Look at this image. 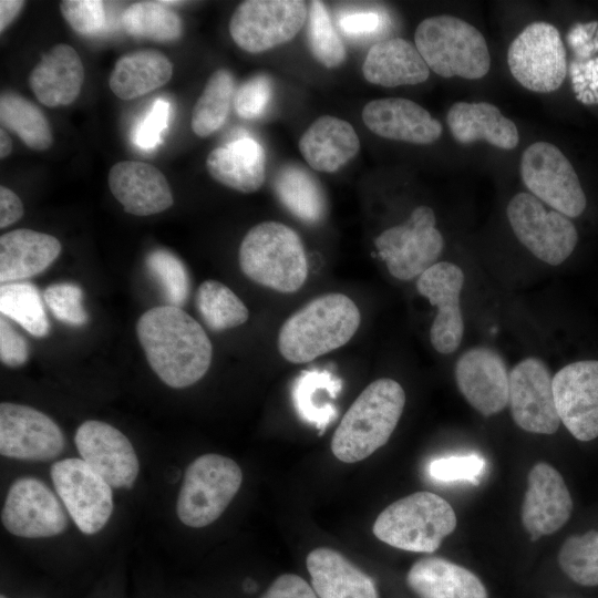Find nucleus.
Here are the masks:
<instances>
[{
    "instance_id": "f257e3e1",
    "label": "nucleus",
    "mask_w": 598,
    "mask_h": 598,
    "mask_svg": "<svg viewBox=\"0 0 598 598\" xmlns=\"http://www.w3.org/2000/svg\"><path fill=\"white\" fill-rule=\"evenodd\" d=\"M136 332L157 377L174 389L200 380L210 367L213 347L203 327L182 308L154 307L137 321Z\"/></svg>"
},
{
    "instance_id": "f03ea898",
    "label": "nucleus",
    "mask_w": 598,
    "mask_h": 598,
    "mask_svg": "<svg viewBox=\"0 0 598 598\" xmlns=\"http://www.w3.org/2000/svg\"><path fill=\"white\" fill-rule=\"evenodd\" d=\"M360 321V311L348 296L316 297L282 323L278 350L291 363L309 362L349 342Z\"/></svg>"
},
{
    "instance_id": "7ed1b4c3",
    "label": "nucleus",
    "mask_w": 598,
    "mask_h": 598,
    "mask_svg": "<svg viewBox=\"0 0 598 598\" xmlns=\"http://www.w3.org/2000/svg\"><path fill=\"white\" fill-rule=\"evenodd\" d=\"M405 393L396 381L370 383L344 413L331 440L333 455L344 463L362 461L383 446L402 415Z\"/></svg>"
},
{
    "instance_id": "20e7f679",
    "label": "nucleus",
    "mask_w": 598,
    "mask_h": 598,
    "mask_svg": "<svg viewBox=\"0 0 598 598\" xmlns=\"http://www.w3.org/2000/svg\"><path fill=\"white\" fill-rule=\"evenodd\" d=\"M239 266L251 281L282 293L299 290L308 277L300 236L277 221L251 227L239 247Z\"/></svg>"
},
{
    "instance_id": "39448f33",
    "label": "nucleus",
    "mask_w": 598,
    "mask_h": 598,
    "mask_svg": "<svg viewBox=\"0 0 598 598\" xmlns=\"http://www.w3.org/2000/svg\"><path fill=\"white\" fill-rule=\"evenodd\" d=\"M414 42L421 56L442 78L477 80L491 68V55L483 34L468 22L448 14L420 22Z\"/></svg>"
},
{
    "instance_id": "423d86ee",
    "label": "nucleus",
    "mask_w": 598,
    "mask_h": 598,
    "mask_svg": "<svg viewBox=\"0 0 598 598\" xmlns=\"http://www.w3.org/2000/svg\"><path fill=\"white\" fill-rule=\"evenodd\" d=\"M451 504L431 492H416L385 507L372 530L381 542L409 551L433 553L456 527Z\"/></svg>"
},
{
    "instance_id": "0eeeda50",
    "label": "nucleus",
    "mask_w": 598,
    "mask_h": 598,
    "mask_svg": "<svg viewBox=\"0 0 598 598\" xmlns=\"http://www.w3.org/2000/svg\"><path fill=\"white\" fill-rule=\"evenodd\" d=\"M243 482L239 465L220 454H204L186 468L178 493L176 513L189 527L215 522L227 508Z\"/></svg>"
},
{
    "instance_id": "6e6552de",
    "label": "nucleus",
    "mask_w": 598,
    "mask_h": 598,
    "mask_svg": "<svg viewBox=\"0 0 598 598\" xmlns=\"http://www.w3.org/2000/svg\"><path fill=\"white\" fill-rule=\"evenodd\" d=\"M374 246L394 278L411 280L436 264L444 240L435 227L433 209L419 206L406 221L382 231Z\"/></svg>"
},
{
    "instance_id": "1a4fd4ad",
    "label": "nucleus",
    "mask_w": 598,
    "mask_h": 598,
    "mask_svg": "<svg viewBox=\"0 0 598 598\" xmlns=\"http://www.w3.org/2000/svg\"><path fill=\"white\" fill-rule=\"evenodd\" d=\"M507 64L513 78L529 91L549 93L559 89L567 61L557 28L544 21L528 24L509 44Z\"/></svg>"
},
{
    "instance_id": "9d476101",
    "label": "nucleus",
    "mask_w": 598,
    "mask_h": 598,
    "mask_svg": "<svg viewBox=\"0 0 598 598\" xmlns=\"http://www.w3.org/2000/svg\"><path fill=\"white\" fill-rule=\"evenodd\" d=\"M307 20L299 0H247L234 11L229 33L244 51L260 53L292 40Z\"/></svg>"
},
{
    "instance_id": "9b49d317",
    "label": "nucleus",
    "mask_w": 598,
    "mask_h": 598,
    "mask_svg": "<svg viewBox=\"0 0 598 598\" xmlns=\"http://www.w3.org/2000/svg\"><path fill=\"white\" fill-rule=\"evenodd\" d=\"M506 214L517 239L544 262L560 265L574 251L578 240L575 225L559 212H547L534 195L516 194Z\"/></svg>"
},
{
    "instance_id": "f8f14e48",
    "label": "nucleus",
    "mask_w": 598,
    "mask_h": 598,
    "mask_svg": "<svg viewBox=\"0 0 598 598\" xmlns=\"http://www.w3.org/2000/svg\"><path fill=\"white\" fill-rule=\"evenodd\" d=\"M520 176L536 198L566 217H577L585 210L579 178L557 146L547 142L529 145L522 155Z\"/></svg>"
},
{
    "instance_id": "ddd939ff",
    "label": "nucleus",
    "mask_w": 598,
    "mask_h": 598,
    "mask_svg": "<svg viewBox=\"0 0 598 598\" xmlns=\"http://www.w3.org/2000/svg\"><path fill=\"white\" fill-rule=\"evenodd\" d=\"M51 480L66 512L79 529L100 532L113 512L112 486L82 458H64L52 464Z\"/></svg>"
},
{
    "instance_id": "4468645a",
    "label": "nucleus",
    "mask_w": 598,
    "mask_h": 598,
    "mask_svg": "<svg viewBox=\"0 0 598 598\" xmlns=\"http://www.w3.org/2000/svg\"><path fill=\"white\" fill-rule=\"evenodd\" d=\"M1 522L12 535L24 538L52 537L69 524L56 495L35 477L16 480L6 496Z\"/></svg>"
},
{
    "instance_id": "2eb2a0df",
    "label": "nucleus",
    "mask_w": 598,
    "mask_h": 598,
    "mask_svg": "<svg viewBox=\"0 0 598 598\" xmlns=\"http://www.w3.org/2000/svg\"><path fill=\"white\" fill-rule=\"evenodd\" d=\"M59 425L34 408L2 402L0 404V453L24 461H50L64 448Z\"/></svg>"
},
{
    "instance_id": "dca6fc26",
    "label": "nucleus",
    "mask_w": 598,
    "mask_h": 598,
    "mask_svg": "<svg viewBox=\"0 0 598 598\" xmlns=\"http://www.w3.org/2000/svg\"><path fill=\"white\" fill-rule=\"evenodd\" d=\"M512 416L523 430L536 434H554L560 424L553 378L546 364L537 358L517 363L509 373Z\"/></svg>"
},
{
    "instance_id": "f3484780",
    "label": "nucleus",
    "mask_w": 598,
    "mask_h": 598,
    "mask_svg": "<svg viewBox=\"0 0 598 598\" xmlns=\"http://www.w3.org/2000/svg\"><path fill=\"white\" fill-rule=\"evenodd\" d=\"M560 422L579 441L598 436V361H576L553 378Z\"/></svg>"
},
{
    "instance_id": "a211bd4d",
    "label": "nucleus",
    "mask_w": 598,
    "mask_h": 598,
    "mask_svg": "<svg viewBox=\"0 0 598 598\" xmlns=\"http://www.w3.org/2000/svg\"><path fill=\"white\" fill-rule=\"evenodd\" d=\"M75 446L81 458L112 487L131 488L140 464L130 440L113 425L87 420L76 430Z\"/></svg>"
},
{
    "instance_id": "6ab92c4d",
    "label": "nucleus",
    "mask_w": 598,
    "mask_h": 598,
    "mask_svg": "<svg viewBox=\"0 0 598 598\" xmlns=\"http://www.w3.org/2000/svg\"><path fill=\"white\" fill-rule=\"evenodd\" d=\"M464 285L462 269L448 261L434 264L416 280L417 292L437 308L430 329L433 348L442 353H453L461 344L464 322L460 295Z\"/></svg>"
},
{
    "instance_id": "aec40b11",
    "label": "nucleus",
    "mask_w": 598,
    "mask_h": 598,
    "mask_svg": "<svg viewBox=\"0 0 598 598\" xmlns=\"http://www.w3.org/2000/svg\"><path fill=\"white\" fill-rule=\"evenodd\" d=\"M455 380L466 401L484 416L508 404L509 374L502 357L489 348L464 352L455 365Z\"/></svg>"
},
{
    "instance_id": "412c9836",
    "label": "nucleus",
    "mask_w": 598,
    "mask_h": 598,
    "mask_svg": "<svg viewBox=\"0 0 598 598\" xmlns=\"http://www.w3.org/2000/svg\"><path fill=\"white\" fill-rule=\"evenodd\" d=\"M522 504V523L535 542L560 529L573 512V499L561 474L545 462L528 473Z\"/></svg>"
},
{
    "instance_id": "4be33fe9",
    "label": "nucleus",
    "mask_w": 598,
    "mask_h": 598,
    "mask_svg": "<svg viewBox=\"0 0 598 598\" xmlns=\"http://www.w3.org/2000/svg\"><path fill=\"white\" fill-rule=\"evenodd\" d=\"M364 125L383 138L412 144H432L443 132L442 124L417 103L403 97L368 102L362 110Z\"/></svg>"
},
{
    "instance_id": "5701e85b",
    "label": "nucleus",
    "mask_w": 598,
    "mask_h": 598,
    "mask_svg": "<svg viewBox=\"0 0 598 598\" xmlns=\"http://www.w3.org/2000/svg\"><path fill=\"white\" fill-rule=\"evenodd\" d=\"M107 183L124 210L135 216L162 213L174 203L165 175L148 163L118 162L111 167Z\"/></svg>"
},
{
    "instance_id": "b1692460",
    "label": "nucleus",
    "mask_w": 598,
    "mask_h": 598,
    "mask_svg": "<svg viewBox=\"0 0 598 598\" xmlns=\"http://www.w3.org/2000/svg\"><path fill=\"white\" fill-rule=\"evenodd\" d=\"M84 66L79 53L60 43L43 54L29 76L30 87L40 103L49 107L65 106L79 96Z\"/></svg>"
},
{
    "instance_id": "393cba45",
    "label": "nucleus",
    "mask_w": 598,
    "mask_h": 598,
    "mask_svg": "<svg viewBox=\"0 0 598 598\" xmlns=\"http://www.w3.org/2000/svg\"><path fill=\"white\" fill-rule=\"evenodd\" d=\"M298 146L312 169L333 173L358 154L360 141L349 122L324 115L305 131Z\"/></svg>"
},
{
    "instance_id": "a878e982",
    "label": "nucleus",
    "mask_w": 598,
    "mask_h": 598,
    "mask_svg": "<svg viewBox=\"0 0 598 598\" xmlns=\"http://www.w3.org/2000/svg\"><path fill=\"white\" fill-rule=\"evenodd\" d=\"M454 140L461 144L485 141L501 150H513L519 142L515 123L487 102H456L446 115Z\"/></svg>"
},
{
    "instance_id": "bb28decb",
    "label": "nucleus",
    "mask_w": 598,
    "mask_h": 598,
    "mask_svg": "<svg viewBox=\"0 0 598 598\" xmlns=\"http://www.w3.org/2000/svg\"><path fill=\"white\" fill-rule=\"evenodd\" d=\"M362 73L372 84L395 87L425 82L430 76V69L412 42L392 38L379 41L370 48Z\"/></svg>"
},
{
    "instance_id": "cd10ccee",
    "label": "nucleus",
    "mask_w": 598,
    "mask_h": 598,
    "mask_svg": "<svg viewBox=\"0 0 598 598\" xmlns=\"http://www.w3.org/2000/svg\"><path fill=\"white\" fill-rule=\"evenodd\" d=\"M60 252V241L49 234L21 228L1 235V283L22 281L41 274Z\"/></svg>"
},
{
    "instance_id": "c85d7f7f",
    "label": "nucleus",
    "mask_w": 598,
    "mask_h": 598,
    "mask_svg": "<svg viewBox=\"0 0 598 598\" xmlns=\"http://www.w3.org/2000/svg\"><path fill=\"white\" fill-rule=\"evenodd\" d=\"M306 564L319 598H379L373 580L334 549L316 548Z\"/></svg>"
},
{
    "instance_id": "c756f323",
    "label": "nucleus",
    "mask_w": 598,
    "mask_h": 598,
    "mask_svg": "<svg viewBox=\"0 0 598 598\" xmlns=\"http://www.w3.org/2000/svg\"><path fill=\"white\" fill-rule=\"evenodd\" d=\"M206 168L224 186L240 193H254L265 182V151L256 140L239 137L214 148L206 158Z\"/></svg>"
},
{
    "instance_id": "7c9ffc66",
    "label": "nucleus",
    "mask_w": 598,
    "mask_h": 598,
    "mask_svg": "<svg viewBox=\"0 0 598 598\" xmlns=\"http://www.w3.org/2000/svg\"><path fill=\"white\" fill-rule=\"evenodd\" d=\"M406 584L421 598H488L474 573L441 557L415 561L406 575Z\"/></svg>"
},
{
    "instance_id": "2f4dec72",
    "label": "nucleus",
    "mask_w": 598,
    "mask_h": 598,
    "mask_svg": "<svg viewBox=\"0 0 598 598\" xmlns=\"http://www.w3.org/2000/svg\"><path fill=\"white\" fill-rule=\"evenodd\" d=\"M173 75L169 59L156 50H138L121 56L109 84L121 100H134L166 84Z\"/></svg>"
},
{
    "instance_id": "473e14b6",
    "label": "nucleus",
    "mask_w": 598,
    "mask_h": 598,
    "mask_svg": "<svg viewBox=\"0 0 598 598\" xmlns=\"http://www.w3.org/2000/svg\"><path fill=\"white\" fill-rule=\"evenodd\" d=\"M342 389V381L328 370L302 371L292 385V401L298 415L320 432L338 416L332 403Z\"/></svg>"
},
{
    "instance_id": "72a5a7b5",
    "label": "nucleus",
    "mask_w": 598,
    "mask_h": 598,
    "mask_svg": "<svg viewBox=\"0 0 598 598\" xmlns=\"http://www.w3.org/2000/svg\"><path fill=\"white\" fill-rule=\"evenodd\" d=\"M274 189L281 205L297 219L308 225L323 219L327 210L323 189L302 166H282L275 177Z\"/></svg>"
},
{
    "instance_id": "f704fd0d",
    "label": "nucleus",
    "mask_w": 598,
    "mask_h": 598,
    "mask_svg": "<svg viewBox=\"0 0 598 598\" xmlns=\"http://www.w3.org/2000/svg\"><path fill=\"white\" fill-rule=\"evenodd\" d=\"M0 122L2 127L14 132L34 151L48 150L53 141L49 121L43 112L24 96L6 92L0 96Z\"/></svg>"
},
{
    "instance_id": "c9c22d12",
    "label": "nucleus",
    "mask_w": 598,
    "mask_h": 598,
    "mask_svg": "<svg viewBox=\"0 0 598 598\" xmlns=\"http://www.w3.org/2000/svg\"><path fill=\"white\" fill-rule=\"evenodd\" d=\"M235 93V80L228 70L218 69L210 75L192 112L190 125L197 136L207 137L224 125Z\"/></svg>"
},
{
    "instance_id": "e433bc0d",
    "label": "nucleus",
    "mask_w": 598,
    "mask_h": 598,
    "mask_svg": "<svg viewBox=\"0 0 598 598\" xmlns=\"http://www.w3.org/2000/svg\"><path fill=\"white\" fill-rule=\"evenodd\" d=\"M121 24L133 37L167 42L181 38L179 16L164 1H140L128 6L121 16Z\"/></svg>"
},
{
    "instance_id": "4c0bfd02",
    "label": "nucleus",
    "mask_w": 598,
    "mask_h": 598,
    "mask_svg": "<svg viewBox=\"0 0 598 598\" xmlns=\"http://www.w3.org/2000/svg\"><path fill=\"white\" fill-rule=\"evenodd\" d=\"M0 311L37 338L45 337L50 331L40 291L29 281L1 283Z\"/></svg>"
},
{
    "instance_id": "58836bf2",
    "label": "nucleus",
    "mask_w": 598,
    "mask_h": 598,
    "mask_svg": "<svg viewBox=\"0 0 598 598\" xmlns=\"http://www.w3.org/2000/svg\"><path fill=\"white\" fill-rule=\"evenodd\" d=\"M196 307L205 324L224 331L245 323L249 311L235 292L216 280L204 281L196 293Z\"/></svg>"
},
{
    "instance_id": "ea45409f",
    "label": "nucleus",
    "mask_w": 598,
    "mask_h": 598,
    "mask_svg": "<svg viewBox=\"0 0 598 598\" xmlns=\"http://www.w3.org/2000/svg\"><path fill=\"white\" fill-rule=\"evenodd\" d=\"M561 570L582 586H598V532L569 536L560 547Z\"/></svg>"
},
{
    "instance_id": "a19ab883",
    "label": "nucleus",
    "mask_w": 598,
    "mask_h": 598,
    "mask_svg": "<svg viewBox=\"0 0 598 598\" xmlns=\"http://www.w3.org/2000/svg\"><path fill=\"white\" fill-rule=\"evenodd\" d=\"M307 35L312 55L322 65L331 69L344 61V45L321 1H311L310 3Z\"/></svg>"
},
{
    "instance_id": "79ce46f5",
    "label": "nucleus",
    "mask_w": 598,
    "mask_h": 598,
    "mask_svg": "<svg viewBox=\"0 0 598 598\" xmlns=\"http://www.w3.org/2000/svg\"><path fill=\"white\" fill-rule=\"evenodd\" d=\"M150 275L169 306L182 307L188 299L190 280L184 262L166 249L152 250L145 259Z\"/></svg>"
},
{
    "instance_id": "37998d69",
    "label": "nucleus",
    "mask_w": 598,
    "mask_h": 598,
    "mask_svg": "<svg viewBox=\"0 0 598 598\" xmlns=\"http://www.w3.org/2000/svg\"><path fill=\"white\" fill-rule=\"evenodd\" d=\"M43 300L50 312L60 322L81 327L89 316L83 306V291L73 282L52 283L43 292Z\"/></svg>"
},
{
    "instance_id": "c03bdc74",
    "label": "nucleus",
    "mask_w": 598,
    "mask_h": 598,
    "mask_svg": "<svg viewBox=\"0 0 598 598\" xmlns=\"http://www.w3.org/2000/svg\"><path fill=\"white\" fill-rule=\"evenodd\" d=\"M60 11L69 25L83 35L100 33L106 25L105 3L100 0H63Z\"/></svg>"
},
{
    "instance_id": "a18cd8bd",
    "label": "nucleus",
    "mask_w": 598,
    "mask_h": 598,
    "mask_svg": "<svg viewBox=\"0 0 598 598\" xmlns=\"http://www.w3.org/2000/svg\"><path fill=\"white\" fill-rule=\"evenodd\" d=\"M271 97V80L265 74H259L238 87L234 96V109L239 117L256 120L265 113Z\"/></svg>"
},
{
    "instance_id": "49530a36",
    "label": "nucleus",
    "mask_w": 598,
    "mask_h": 598,
    "mask_svg": "<svg viewBox=\"0 0 598 598\" xmlns=\"http://www.w3.org/2000/svg\"><path fill=\"white\" fill-rule=\"evenodd\" d=\"M485 466L486 462L480 455H457L432 461L429 466V473L436 481H466L477 485Z\"/></svg>"
},
{
    "instance_id": "de8ad7c7",
    "label": "nucleus",
    "mask_w": 598,
    "mask_h": 598,
    "mask_svg": "<svg viewBox=\"0 0 598 598\" xmlns=\"http://www.w3.org/2000/svg\"><path fill=\"white\" fill-rule=\"evenodd\" d=\"M169 116V102L163 99L156 100L147 114L136 124L133 132L134 144L145 151L155 148L162 143Z\"/></svg>"
},
{
    "instance_id": "09e8293b",
    "label": "nucleus",
    "mask_w": 598,
    "mask_h": 598,
    "mask_svg": "<svg viewBox=\"0 0 598 598\" xmlns=\"http://www.w3.org/2000/svg\"><path fill=\"white\" fill-rule=\"evenodd\" d=\"M29 344L10 323L9 319L1 315L0 317V359L1 362L10 368H17L24 364L29 359Z\"/></svg>"
},
{
    "instance_id": "8fccbe9b",
    "label": "nucleus",
    "mask_w": 598,
    "mask_h": 598,
    "mask_svg": "<svg viewBox=\"0 0 598 598\" xmlns=\"http://www.w3.org/2000/svg\"><path fill=\"white\" fill-rule=\"evenodd\" d=\"M383 19L375 11H353L341 16L339 27L350 38H363L377 33Z\"/></svg>"
},
{
    "instance_id": "3c124183",
    "label": "nucleus",
    "mask_w": 598,
    "mask_h": 598,
    "mask_svg": "<svg viewBox=\"0 0 598 598\" xmlns=\"http://www.w3.org/2000/svg\"><path fill=\"white\" fill-rule=\"evenodd\" d=\"M260 598H318V595L300 576L285 574L276 578Z\"/></svg>"
},
{
    "instance_id": "603ef678",
    "label": "nucleus",
    "mask_w": 598,
    "mask_h": 598,
    "mask_svg": "<svg viewBox=\"0 0 598 598\" xmlns=\"http://www.w3.org/2000/svg\"><path fill=\"white\" fill-rule=\"evenodd\" d=\"M23 216L20 197L6 186L0 187V228L17 223Z\"/></svg>"
},
{
    "instance_id": "864d4df0",
    "label": "nucleus",
    "mask_w": 598,
    "mask_h": 598,
    "mask_svg": "<svg viewBox=\"0 0 598 598\" xmlns=\"http://www.w3.org/2000/svg\"><path fill=\"white\" fill-rule=\"evenodd\" d=\"M25 4L21 0H1L0 1V31L3 32L20 13Z\"/></svg>"
},
{
    "instance_id": "5fc2aeb1",
    "label": "nucleus",
    "mask_w": 598,
    "mask_h": 598,
    "mask_svg": "<svg viewBox=\"0 0 598 598\" xmlns=\"http://www.w3.org/2000/svg\"><path fill=\"white\" fill-rule=\"evenodd\" d=\"M12 140L7 131L0 130V157L4 158L12 152Z\"/></svg>"
},
{
    "instance_id": "6e6d98bb",
    "label": "nucleus",
    "mask_w": 598,
    "mask_h": 598,
    "mask_svg": "<svg viewBox=\"0 0 598 598\" xmlns=\"http://www.w3.org/2000/svg\"><path fill=\"white\" fill-rule=\"evenodd\" d=\"M0 598H7L4 595H1Z\"/></svg>"
}]
</instances>
